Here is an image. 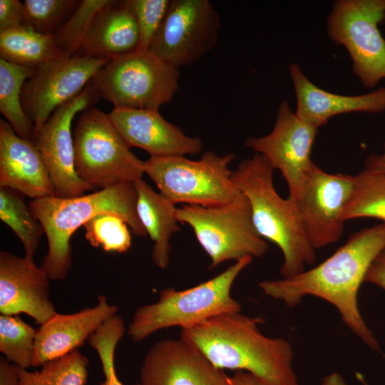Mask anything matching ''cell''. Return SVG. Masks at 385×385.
<instances>
[{"mask_svg": "<svg viewBox=\"0 0 385 385\" xmlns=\"http://www.w3.org/2000/svg\"><path fill=\"white\" fill-rule=\"evenodd\" d=\"M385 248V222L352 232L345 243L319 265L289 277L259 284L267 296L289 307L307 296L321 298L339 312L345 325L370 348L380 346L364 322L357 296L366 274Z\"/></svg>", "mask_w": 385, "mask_h": 385, "instance_id": "cell-1", "label": "cell"}, {"mask_svg": "<svg viewBox=\"0 0 385 385\" xmlns=\"http://www.w3.org/2000/svg\"><path fill=\"white\" fill-rule=\"evenodd\" d=\"M261 322L240 312L225 313L182 329L180 339L218 369L246 371L267 385H299L290 343L263 334Z\"/></svg>", "mask_w": 385, "mask_h": 385, "instance_id": "cell-2", "label": "cell"}, {"mask_svg": "<svg viewBox=\"0 0 385 385\" xmlns=\"http://www.w3.org/2000/svg\"><path fill=\"white\" fill-rule=\"evenodd\" d=\"M137 197L134 183L128 182L72 197L46 196L30 201L29 208L42 225L47 239L48 252L40 267L49 279L67 277L72 265L71 237L97 215H117L135 235L146 237L136 212Z\"/></svg>", "mask_w": 385, "mask_h": 385, "instance_id": "cell-3", "label": "cell"}, {"mask_svg": "<svg viewBox=\"0 0 385 385\" xmlns=\"http://www.w3.org/2000/svg\"><path fill=\"white\" fill-rule=\"evenodd\" d=\"M274 169L260 154L241 161L232 178L247 197L252 218L258 234L276 245L283 255L279 273L283 278L303 272L306 265L316 260L294 202L282 197L276 191Z\"/></svg>", "mask_w": 385, "mask_h": 385, "instance_id": "cell-4", "label": "cell"}, {"mask_svg": "<svg viewBox=\"0 0 385 385\" xmlns=\"http://www.w3.org/2000/svg\"><path fill=\"white\" fill-rule=\"evenodd\" d=\"M253 257L236 261L220 274L193 287L163 289L157 302L138 308L128 329L133 342H140L154 332L172 327L187 329L215 316L240 312V304L230 291L239 274Z\"/></svg>", "mask_w": 385, "mask_h": 385, "instance_id": "cell-5", "label": "cell"}, {"mask_svg": "<svg viewBox=\"0 0 385 385\" xmlns=\"http://www.w3.org/2000/svg\"><path fill=\"white\" fill-rule=\"evenodd\" d=\"M235 158L232 153L219 155L212 150L197 160L185 155L150 156L144 161V172L174 204L219 206L242 194L229 166Z\"/></svg>", "mask_w": 385, "mask_h": 385, "instance_id": "cell-6", "label": "cell"}, {"mask_svg": "<svg viewBox=\"0 0 385 385\" xmlns=\"http://www.w3.org/2000/svg\"><path fill=\"white\" fill-rule=\"evenodd\" d=\"M178 69L150 51L111 59L90 81L114 107L159 110L179 89Z\"/></svg>", "mask_w": 385, "mask_h": 385, "instance_id": "cell-7", "label": "cell"}, {"mask_svg": "<svg viewBox=\"0 0 385 385\" xmlns=\"http://www.w3.org/2000/svg\"><path fill=\"white\" fill-rule=\"evenodd\" d=\"M75 168L78 177L96 189L142 179L144 161L130 150L108 113L90 107L73 131Z\"/></svg>", "mask_w": 385, "mask_h": 385, "instance_id": "cell-8", "label": "cell"}, {"mask_svg": "<svg viewBox=\"0 0 385 385\" xmlns=\"http://www.w3.org/2000/svg\"><path fill=\"white\" fill-rule=\"evenodd\" d=\"M176 215L178 222L192 229L211 259L210 269L225 261L262 257L269 249L254 226L250 204L243 193L219 206L183 205L177 208Z\"/></svg>", "mask_w": 385, "mask_h": 385, "instance_id": "cell-9", "label": "cell"}, {"mask_svg": "<svg viewBox=\"0 0 385 385\" xmlns=\"http://www.w3.org/2000/svg\"><path fill=\"white\" fill-rule=\"evenodd\" d=\"M384 20L385 0H337L327 21L329 38L346 48L354 74L369 88L385 79Z\"/></svg>", "mask_w": 385, "mask_h": 385, "instance_id": "cell-10", "label": "cell"}, {"mask_svg": "<svg viewBox=\"0 0 385 385\" xmlns=\"http://www.w3.org/2000/svg\"><path fill=\"white\" fill-rule=\"evenodd\" d=\"M220 17L209 0H171L149 51L178 69L200 60L218 40Z\"/></svg>", "mask_w": 385, "mask_h": 385, "instance_id": "cell-11", "label": "cell"}, {"mask_svg": "<svg viewBox=\"0 0 385 385\" xmlns=\"http://www.w3.org/2000/svg\"><path fill=\"white\" fill-rule=\"evenodd\" d=\"M110 60L76 54L34 70L23 86L21 103L36 135L51 114L77 96Z\"/></svg>", "mask_w": 385, "mask_h": 385, "instance_id": "cell-12", "label": "cell"}, {"mask_svg": "<svg viewBox=\"0 0 385 385\" xmlns=\"http://www.w3.org/2000/svg\"><path fill=\"white\" fill-rule=\"evenodd\" d=\"M317 128L302 120L286 101L277 108L272 131L263 136L250 137L245 143L262 155L285 180L289 197H298L304 182L314 163L311 153Z\"/></svg>", "mask_w": 385, "mask_h": 385, "instance_id": "cell-13", "label": "cell"}, {"mask_svg": "<svg viewBox=\"0 0 385 385\" xmlns=\"http://www.w3.org/2000/svg\"><path fill=\"white\" fill-rule=\"evenodd\" d=\"M353 188L354 175L329 173L313 164L298 197L292 200L315 250L339 240L344 210Z\"/></svg>", "mask_w": 385, "mask_h": 385, "instance_id": "cell-14", "label": "cell"}, {"mask_svg": "<svg viewBox=\"0 0 385 385\" xmlns=\"http://www.w3.org/2000/svg\"><path fill=\"white\" fill-rule=\"evenodd\" d=\"M99 98L89 83L75 98L58 107L36 133L35 143L49 173L55 196L72 197L94 190L78 175L71 135L74 116Z\"/></svg>", "mask_w": 385, "mask_h": 385, "instance_id": "cell-15", "label": "cell"}, {"mask_svg": "<svg viewBox=\"0 0 385 385\" xmlns=\"http://www.w3.org/2000/svg\"><path fill=\"white\" fill-rule=\"evenodd\" d=\"M228 378L224 370L181 339L155 344L140 369L142 385H230Z\"/></svg>", "mask_w": 385, "mask_h": 385, "instance_id": "cell-16", "label": "cell"}, {"mask_svg": "<svg viewBox=\"0 0 385 385\" xmlns=\"http://www.w3.org/2000/svg\"><path fill=\"white\" fill-rule=\"evenodd\" d=\"M49 278L34 259L0 252V313L26 314L42 325L56 313Z\"/></svg>", "mask_w": 385, "mask_h": 385, "instance_id": "cell-17", "label": "cell"}, {"mask_svg": "<svg viewBox=\"0 0 385 385\" xmlns=\"http://www.w3.org/2000/svg\"><path fill=\"white\" fill-rule=\"evenodd\" d=\"M108 115L130 148L150 156L197 155L202 149L200 138L188 136L158 110L114 107Z\"/></svg>", "mask_w": 385, "mask_h": 385, "instance_id": "cell-18", "label": "cell"}, {"mask_svg": "<svg viewBox=\"0 0 385 385\" xmlns=\"http://www.w3.org/2000/svg\"><path fill=\"white\" fill-rule=\"evenodd\" d=\"M117 312L118 307L110 304L106 296L99 295L94 307L71 314L56 312L37 329L32 366H41L78 349Z\"/></svg>", "mask_w": 385, "mask_h": 385, "instance_id": "cell-19", "label": "cell"}, {"mask_svg": "<svg viewBox=\"0 0 385 385\" xmlns=\"http://www.w3.org/2000/svg\"><path fill=\"white\" fill-rule=\"evenodd\" d=\"M289 73L296 97L295 113L317 128L339 114L385 111V86L365 94L340 95L317 86L296 63L289 65Z\"/></svg>", "mask_w": 385, "mask_h": 385, "instance_id": "cell-20", "label": "cell"}, {"mask_svg": "<svg viewBox=\"0 0 385 385\" xmlns=\"http://www.w3.org/2000/svg\"><path fill=\"white\" fill-rule=\"evenodd\" d=\"M0 187L30 198L55 196L49 173L36 143L20 138L0 120Z\"/></svg>", "mask_w": 385, "mask_h": 385, "instance_id": "cell-21", "label": "cell"}, {"mask_svg": "<svg viewBox=\"0 0 385 385\" xmlns=\"http://www.w3.org/2000/svg\"><path fill=\"white\" fill-rule=\"evenodd\" d=\"M139 32L128 0H110L94 16L76 53L112 59L138 49Z\"/></svg>", "mask_w": 385, "mask_h": 385, "instance_id": "cell-22", "label": "cell"}, {"mask_svg": "<svg viewBox=\"0 0 385 385\" xmlns=\"http://www.w3.org/2000/svg\"><path fill=\"white\" fill-rule=\"evenodd\" d=\"M134 184L138 194V217L154 242L152 259L157 267L165 269L170 262L171 236L180 230L176 215L177 207L143 179L136 180Z\"/></svg>", "mask_w": 385, "mask_h": 385, "instance_id": "cell-23", "label": "cell"}, {"mask_svg": "<svg viewBox=\"0 0 385 385\" xmlns=\"http://www.w3.org/2000/svg\"><path fill=\"white\" fill-rule=\"evenodd\" d=\"M0 56L34 70L67 57L57 46L53 36L40 34L28 26L0 32Z\"/></svg>", "mask_w": 385, "mask_h": 385, "instance_id": "cell-24", "label": "cell"}, {"mask_svg": "<svg viewBox=\"0 0 385 385\" xmlns=\"http://www.w3.org/2000/svg\"><path fill=\"white\" fill-rule=\"evenodd\" d=\"M34 70L0 58V111L20 138L35 143L36 130L25 113L21 93Z\"/></svg>", "mask_w": 385, "mask_h": 385, "instance_id": "cell-25", "label": "cell"}, {"mask_svg": "<svg viewBox=\"0 0 385 385\" xmlns=\"http://www.w3.org/2000/svg\"><path fill=\"white\" fill-rule=\"evenodd\" d=\"M25 195L9 188L0 187V218L21 241L26 257L34 259L44 230L34 215Z\"/></svg>", "mask_w": 385, "mask_h": 385, "instance_id": "cell-26", "label": "cell"}, {"mask_svg": "<svg viewBox=\"0 0 385 385\" xmlns=\"http://www.w3.org/2000/svg\"><path fill=\"white\" fill-rule=\"evenodd\" d=\"M376 218L385 222V174L364 169L354 175V188L343 218Z\"/></svg>", "mask_w": 385, "mask_h": 385, "instance_id": "cell-27", "label": "cell"}, {"mask_svg": "<svg viewBox=\"0 0 385 385\" xmlns=\"http://www.w3.org/2000/svg\"><path fill=\"white\" fill-rule=\"evenodd\" d=\"M88 358L78 349L49 361L38 371L20 369V385H86Z\"/></svg>", "mask_w": 385, "mask_h": 385, "instance_id": "cell-28", "label": "cell"}, {"mask_svg": "<svg viewBox=\"0 0 385 385\" xmlns=\"http://www.w3.org/2000/svg\"><path fill=\"white\" fill-rule=\"evenodd\" d=\"M37 330L17 315H0V351L21 369L32 366Z\"/></svg>", "mask_w": 385, "mask_h": 385, "instance_id": "cell-29", "label": "cell"}, {"mask_svg": "<svg viewBox=\"0 0 385 385\" xmlns=\"http://www.w3.org/2000/svg\"><path fill=\"white\" fill-rule=\"evenodd\" d=\"M83 226L85 237L94 247H101L108 252L123 253L131 246L128 225L117 215L105 213L97 215Z\"/></svg>", "mask_w": 385, "mask_h": 385, "instance_id": "cell-30", "label": "cell"}, {"mask_svg": "<svg viewBox=\"0 0 385 385\" xmlns=\"http://www.w3.org/2000/svg\"><path fill=\"white\" fill-rule=\"evenodd\" d=\"M79 0H24L29 26L53 36L78 8Z\"/></svg>", "mask_w": 385, "mask_h": 385, "instance_id": "cell-31", "label": "cell"}, {"mask_svg": "<svg viewBox=\"0 0 385 385\" xmlns=\"http://www.w3.org/2000/svg\"><path fill=\"white\" fill-rule=\"evenodd\" d=\"M124 332V321L116 314L105 321L88 339L91 347L97 352L101 364L105 379L101 385H123L115 371V352Z\"/></svg>", "mask_w": 385, "mask_h": 385, "instance_id": "cell-32", "label": "cell"}, {"mask_svg": "<svg viewBox=\"0 0 385 385\" xmlns=\"http://www.w3.org/2000/svg\"><path fill=\"white\" fill-rule=\"evenodd\" d=\"M110 0H83L76 10L53 36L56 43L67 57L76 55L88 31L96 14Z\"/></svg>", "mask_w": 385, "mask_h": 385, "instance_id": "cell-33", "label": "cell"}, {"mask_svg": "<svg viewBox=\"0 0 385 385\" xmlns=\"http://www.w3.org/2000/svg\"><path fill=\"white\" fill-rule=\"evenodd\" d=\"M139 32L138 51H149L169 9L171 0H128Z\"/></svg>", "mask_w": 385, "mask_h": 385, "instance_id": "cell-34", "label": "cell"}, {"mask_svg": "<svg viewBox=\"0 0 385 385\" xmlns=\"http://www.w3.org/2000/svg\"><path fill=\"white\" fill-rule=\"evenodd\" d=\"M28 25L24 4L18 0H0V32Z\"/></svg>", "mask_w": 385, "mask_h": 385, "instance_id": "cell-35", "label": "cell"}, {"mask_svg": "<svg viewBox=\"0 0 385 385\" xmlns=\"http://www.w3.org/2000/svg\"><path fill=\"white\" fill-rule=\"evenodd\" d=\"M364 282L374 284L385 290V248L371 264Z\"/></svg>", "mask_w": 385, "mask_h": 385, "instance_id": "cell-36", "label": "cell"}, {"mask_svg": "<svg viewBox=\"0 0 385 385\" xmlns=\"http://www.w3.org/2000/svg\"><path fill=\"white\" fill-rule=\"evenodd\" d=\"M20 367L4 357L0 359V385H20Z\"/></svg>", "mask_w": 385, "mask_h": 385, "instance_id": "cell-37", "label": "cell"}, {"mask_svg": "<svg viewBox=\"0 0 385 385\" xmlns=\"http://www.w3.org/2000/svg\"><path fill=\"white\" fill-rule=\"evenodd\" d=\"M230 385H267L252 374L243 371H237L228 378Z\"/></svg>", "mask_w": 385, "mask_h": 385, "instance_id": "cell-38", "label": "cell"}, {"mask_svg": "<svg viewBox=\"0 0 385 385\" xmlns=\"http://www.w3.org/2000/svg\"><path fill=\"white\" fill-rule=\"evenodd\" d=\"M364 169L385 174V143L381 154H371L366 158Z\"/></svg>", "mask_w": 385, "mask_h": 385, "instance_id": "cell-39", "label": "cell"}, {"mask_svg": "<svg viewBox=\"0 0 385 385\" xmlns=\"http://www.w3.org/2000/svg\"><path fill=\"white\" fill-rule=\"evenodd\" d=\"M321 385H347V384L339 374L332 373L323 379Z\"/></svg>", "mask_w": 385, "mask_h": 385, "instance_id": "cell-40", "label": "cell"}]
</instances>
